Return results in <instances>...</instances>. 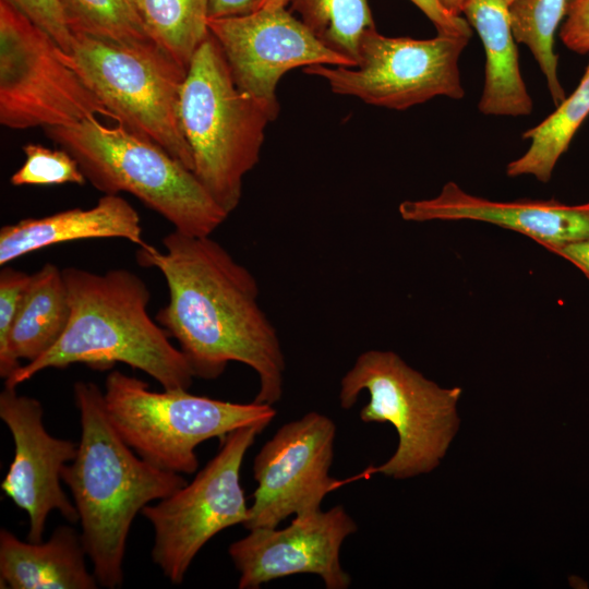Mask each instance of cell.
<instances>
[{
    "label": "cell",
    "mask_w": 589,
    "mask_h": 589,
    "mask_svg": "<svg viewBox=\"0 0 589 589\" xmlns=\"http://www.w3.org/2000/svg\"><path fill=\"white\" fill-rule=\"evenodd\" d=\"M164 251L140 248V265L166 279L168 302L156 322L176 339L194 377L214 380L229 362L257 375V402L280 400L286 370L276 328L259 303L253 274L211 236L177 230L163 238Z\"/></svg>",
    "instance_id": "obj_1"
},
{
    "label": "cell",
    "mask_w": 589,
    "mask_h": 589,
    "mask_svg": "<svg viewBox=\"0 0 589 589\" xmlns=\"http://www.w3.org/2000/svg\"><path fill=\"white\" fill-rule=\"evenodd\" d=\"M73 397L81 436L76 456L62 470V482L76 507L93 573L99 586L115 589L123 584L127 542L136 515L187 481L146 461L124 442L95 383L75 382Z\"/></svg>",
    "instance_id": "obj_2"
},
{
    "label": "cell",
    "mask_w": 589,
    "mask_h": 589,
    "mask_svg": "<svg viewBox=\"0 0 589 589\" xmlns=\"http://www.w3.org/2000/svg\"><path fill=\"white\" fill-rule=\"evenodd\" d=\"M71 306L59 340L43 356L21 365L4 386L17 387L46 369L85 364L106 370L116 363L137 369L164 389H189L194 374L166 330L151 318L146 283L125 268L97 274L62 269Z\"/></svg>",
    "instance_id": "obj_3"
},
{
    "label": "cell",
    "mask_w": 589,
    "mask_h": 589,
    "mask_svg": "<svg viewBox=\"0 0 589 589\" xmlns=\"http://www.w3.org/2000/svg\"><path fill=\"white\" fill-rule=\"evenodd\" d=\"M44 131L77 161L94 188L105 194L134 195L179 232L211 236L229 216L193 171L122 124L110 127L89 117Z\"/></svg>",
    "instance_id": "obj_4"
},
{
    "label": "cell",
    "mask_w": 589,
    "mask_h": 589,
    "mask_svg": "<svg viewBox=\"0 0 589 589\" xmlns=\"http://www.w3.org/2000/svg\"><path fill=\"white\" fill-rule=\"evenodd\" d=\"M179 116L193 172L228 214L242 196L243 179L260 160L267 124L276 118L236 84L217 40L195 52L180 93Z\"/></svg>",
    "instance_id": "obj_5"
},
{
    "label": "cell",
    "mask_w": 589,
    "mask_h": 589,
    "mask_svg": "<svg viewBox=\"0 0 589 589\" xmlns=\"http://www.w3.org/2000/svg\"><path fill=\"white\" fill-rule=\"evenodd\" d=\"M104 404L115 429L139 456L180 474L197 470L195 449L203 442L221 441L244 426L263 431L277 414L273 405L255 400L232 402L183 388L154 392L119 370L106 376Z\"/></svg>",
    "instance_id": "obj_6"
},
{
    "label": "cell",
    "mask_w": 589,
    "mask_h": 589,
    "mask_svg": "<svg viewBox=\"0 0 589 589\" xmlns=\"http://www.w3.org/2000/svg\"><path fill=\"white\" fill-rule=\"evenodd\" d=\"M362 392L369 401L360 410L363 422H388L398 434L397 449L366 478L382 473L394 479L432 471L458 430L456 405L460 387L442 388L409 366L393 351L366 350L340 381L339 402L350 409Z\"/></svg>",
    "instance_id": "obj_7"
},
{
    "label": "cell",
    "mask_w": 589,
    "mask_h": 589,
    "mask_svg": "<svg viewBox=\"0 0 589 589\" xmlns=\"http://www.w3.org/2000/svg\"><path fill=\"white\" fill-rule=\"evenodd\" d=\"M64 59L119 124L168 152L193 171L179 106L187 71L158 47H134L74 33Z\"/></svg>",
    "instance_id": "obj_8"
},
{
    "label": "cell",
    "mask_w": 589,
    "mask_h": 589,
    "mask_svg": "<svg viewBox=\"0 0 589 589\" xmlns=\"http://www.w3.org/2000/svg\"><path fill=\"white\" fill-rule=\"evenodd\" d=\"M58 44L0 0V123L12 130L112 116Z\"/></svg>",
    "instance_id": "obj_9"
},
{
    "label": "cell",
    "mask_w": 589,
    "mask_h": 589,
    "mask_svg": "<svg viewBox=\"0 0 589 589\" xmlns=\"http://www.w3.org/2000/svg\"><path fill=\"white\" fill-rule=\"evenodd\" d=\"M261 432L256 426H244L229 433L191 482L142 509L154 530L152 561L172 584L183 581L191 563L213 537L247 521L241 466Z\"/></svg>",
    "instance_id": "obj_10"
},
{
    "label": "cell",
    "mask_w": 589,
    "mask_h": 589,
    "mask_svg": "<svg viewBox=\"0 0 589 589\" xmlns=\"http://www.w3.org/2000/svg\"><path fill=\"white\" fill-rule=\"evenodd\" d=\"M470 38L389 37L365 31L354 67L315 64L303 72L322 77L333 93L388 109L405 110L437 96L461 99L458 61Z\"/></svg>",
    "instance_id": "obj_11"
},
{
    "label": "cell",
    "mask_w": 589,
    "mask_h": 589,
    "mask_svg": "<svg viewBox=\"0 0 589 589\" xmlns=\"http://www.w3.org/2000/svg\"><path fill=\"white\" fill-rule=\"evenodd\" d=\"M337 428L327 416L310 411L281 425L253 461L256 488L243 527L275 528L289 516L321 509L325 496L356 477L329 474Z\"/></svg>",
    "instance_id": "obj_12"
},
{
    "label": "cell",
    "mask_w": 589,
    "mask_h": 589,
    "mask_svg": "<svg viewBox=\"0 0 589 589\" xmlns=\"http://www.w3.org/2000/svg\"><path fill=\"white\" fill-rule=\"evenodd\" d=\"M208 28L237 86L263 103L275 118L279 112L276 88L288 71L315 64L354 67L324 46L286 8L209 19Z\"/></svg>",
    "instance_id": "obj_13"
},
{
    "label": "cell",
    "mask_w": 589,
    "mask_h": 589,
    "mask_svg": "<svg viewBox=\"0 0 589 589\" xmlns=\"http://www.w3.org/2000/svg\"><path fill=\"white\" fill-rule=\"evenodd\" d=\"M357 529L346 508L336 505L294 516L283 529L249 530L228 548L239 573L238 588L257 589L278 578L313 574L327 589H347L351 577L341 566L340 549Z\"/></svg>",
    "instance_id": "obj_14"
},
{
    "label": "cell",
    "mask_w": 589,
    "mask_h": 589,
    "mask_svg": "<svg viewBox=\"0 0 589 589\" xmlns=\"http://www.w3.org/2000/svg\"><path fill=\"white\" fill-rule=\"evenodd\" d=\"M0 418L14 444L1 490L26 513L27 540L40 542L51 512L70 524L79 521L76 507L61 485L62 470L76 456L77 443L51 435L44 425L40 401L20 395L16 387L4 386L0 393Z\"/></svg>",
    "instance_id": "obj_15"
},
{
    "label": "cell",
    "mask_w": 589,
    "mask_h": 589,
    "mask_svg": "<svg viewBox=\"0 0 589 589\" xmlns=\"http://www.w3.org/2000/svg\"><path fill=\"white\" fill-rule=\"evenodd\" d=\"M407 221L478 220L527 235L551 250L589 238V219L575 205L555 200L497 202L474 196L449 181L431 199L399 204Z\"/></svg>",
    "instance_id": "obj_16"
},
{
    "label": "cell",
    "mask_w": 589,
    "mask_h": 589,
    "mask_svg": "<svg viewBox=\"0 0 589 589\" xmlns=\"http://www.w3.org/2000/svg\"><path fill=\"white\" fill-rule=\"evenodd\" d=\"M121 238L148 245L137 211L118 194H105L91 208H72L39 218H25L0 229V266L40 249L64 242Z\"/></svg>",
    "instance_id": "obj_17"
},
{
    "label": "cell",
    "mask_w": 589,
    "mask_h": 589,
    "mask_svg": "<svg viewBox=\"0 0 589 589\" xmlns=\"http://www.w3.org/2000/svg\"><path fill=\"white\" fill-rule=\"evenodd\" d=\"M81 533L59 526L47 541H22L0 531V587L10 589H95Z\"/></svg>",
    "instance_id": "obj_18"
},
{
    "label": "cell",
    "mask_w": 589,
    "mask_h": 589,
    "mask_svg": "<svg viewBox=\"0 0 589 589\" xmlns=\"http://www.w3.org/2000/svg\"><path fill=\"white\" fill-rule=\"evenodd\" d=\"M462 14L481 38L485 53L479 111L489 116H528L532 99L522 80L509 7L504 0H466Z\"/></svg>",
    "instance_id": "obj_19"
},
{
    "label": "cell",
    "mask_w": 589,
    "mask_h": 589,
    "mask_svg": "<svg viewBox=\"0 0 589 589\" xmlns=\"http://www.w3.org/2000/svg\"><path fill=\"white\" fill-rule=\"evenodd\" d=\"M71 306L62 269L47 263L25 290L9 338L7 358L0 362V376L9 378L22 364L47 352L62 336Z\"/></svg>",
    "instance_id": "obj_20"
},
{
    "label": "cell",
    "mask_w": 589,
    "mask_h": 589,
    "mask_svg": "<svg viewBox=\"0 0 589 589\" xmlns=\"http://www.w3.org/2000/svg\"><path fill=\"white\" fill-rule=\"evenodd\" d=\"M588 115L589 61L576 89L557 105L554 112L522 134V139L530 140V146L507 165L506 175L533 176L541 182L550 181L558 159Z\"/></svg>",
    "instance_id": "obj_21"
},
{
    "label": "cell",
    "mask_w": 589,
    "mask_h": 589,
    "mask_svg": "<svg viewBox=\"0 0 589 589\" xmlns=\"http://www.w3.org/2000/svg\"><path fill=\"white\" fill-rule=\"evenodd\" d=\"M156 43L185 71L209 35L207 0H135Z\"/></svg>",
    "instance_id": "obj_22"
},
{
    "label": "cell",
    "mask_w": 589,
    "mask_h": 589,
    "mask_svg": "<svg viewBox=\"0 0 589 589\" xmlns=\"http://www.w3.org/2000/svg\"><path fill=\"white\" fill-rule=\"evenodd\" d=\"M291 10L328 49L357 65L360 40L374 27L368 0H290Z\"/></svg>",
    "instance_id": "obj_23"
},
{
    "label": "cell",
    "mask_w": 589,
    "mask_h": 589,
    "mask_svg": "<svg viewBox=\"0 0 589 589\" xmlns=\"http://www.w3.org/2000/svg\"><path fill=\"white\" fill-rule=\"evenodd\" d=\"M568 0H517L509 7L510 25L517 43L532 52L545 77L554 105L566 97L557 73L554 35L565 16Z\"/></svg>",
    "instance_id": "obj_24"
},
{
    "label": "cell",
    "mask_w": 589,
    "mask_h": 589,
    "mask_svg": "<svg viewBox=\"0 0 589 589\" xmlns=\"http://www.w3.org/2000/svg\"><path fill=\"white\" fill-rule=\"evenodd\" d=\"M60 1L73 34L127 46L161 48L147 29L135 0Z\"/></svg>",
    "instance_id": "obj_25"
},
{
    "label": "cell",
    "mask_w": 589,
    "mask_h": 589,
    "mask_svg": "<svg viewBox=\"0 0 589 589\" xmlns=\"http://www.w3.org/2000/svg\"><path fill=\"white\" fill-rule=\"evenodd\" d=\"M24 164L11 176L14 187L73 183L87 180L77 161L64 149H52L36 143L23 146Z\"/></svg>",
    "instance_id": "obj_26"
},
{
    "label": "cell",
    "mask_w": 589,
    "mask_h": 589,
    "mask_svg": "<svg viewBox=\"0 0 589 589\" xmlns=\"http://www.w3.org/2000/svg\"><path fill=\"white\" fill-rule=\"evenodd\" d=\"M35 25L46 32L67 53L71 51L73 33L60 0H7Z\"/></svg>",
    "instance_id": "obj_27"
},
{
    "label": "cell",
    "mask_w": 589,
    "mask_h": 589,
    "mask_svg": "<svg viewBox=\"0 0 589 589\" xmlns=\"http://www.w3.org/2000/svg\"><path fill=\"white\" fill-rule=\"evenodd\" d=\"M31 275L11 266L0 271V362L8 354L9 338Z\"/></svg>",
    "instance_id": "obj_28"
},
{
    "label": "cell",
    "mask_w": 589,
    "mask_h": 589,
    "mask_svg": "<svg viewBox=\"0 0 589 589\" xmlns=\"http://www.w3.org/2000/svg\"><path fill=\"white\" fill-rule=\"evenodd\" d=\"M560 37L569 50L589 53V0L567 1Z\"/></svg>",
    "instance_id": "obj_29"
},
{
    "label": "cell",
    "mask_w": 589,
    "mask_h": 589,
    "mask_svg": "<svg viewBox=\"0 0 589 589\" xmlns=\"http://www.w3.org/2000/svg\"><path fill=\"white\" fill-rule=\"evenodd\" d=\"M435 26L437 34L471 38L472 31L466 19L448 12L440 0H410Z\"/></svg>",
    "instance_id": "obj_30"
},
{
    "label": "cell",
    "mask_w": 589,
    "mask_h": 589,
    "mask_svg": "<svg viewBox=\"0 0 589 589\" xmlns=\"http://www.w3.org/2000/svg\"><path fill=\"white\" fill-rule=\"evenodd\" d=\"M263 0H207L209 19L243 15L257 10Z\"/></svg>",
    "instance_id": "obj_31"
},
{
    "label": "cell",
    "mask_w": 589,
    "mask_h": 589,
    "mask_svg": "<svg viewBox=\"0 0 589 589\" xmlns=\"http://www.w3.org/2000/svg\"><path fill=\"white\" fill-rule=\"evenodd\" d=\"M552 251L576 265L589 279V238L560 245Z\"/></svg>",
    "instance_id": "obj_32"
},
{
    "label": "cell",
    "mask_w": 589,
    "mask_h": 589,
    "mask_svg": "<svg viewBox=\"0 0 589 589\" xmlns=\"http://www.w3.org/2000/svg\"><path fill=\"white\" fill-rule=\"evenodd\" d=\"M440 2L452 14L461 16L466 0H440Z\"/></svg>",
    "instance_id": "obj_33"
},
{
    "label": "cell",
    "mask_w": 589,
    "mask_h": 589,
    "mask_svg": "<svg viewBox=\"0 0 589 589\" xmlns=\"http://www.w3.org/2000/svg\"><path fill=\"white\" fill-rule=\"evenodd\" d=\"M290 0H263L259 9L286 8Z\"/></svg>",
    "instance_id": "obj_34"
},
{
    "label": "cell",
    "mask_w": 589,
    "mask_h": 589,
    "mask_svg": "<svg viewBox=\"0 0 589 589\" xmlns=\"http://www.w3.org/2000/svg\"><path fill=\"white\" fill-rule=\"evenodd\" d=\"M582 214H585L589 219V202L575 205Z\"/></svg>",
    "instance_id": "obj_35"
},
{
    "label": "cell",
    "mask_w": 589,
    "mask_h": 589,
    "mask_svg": "<svg viewBox=\"0 0 589 589\" xmlns=\"http://www.w3.org/2000/svg\"><path fill=\"white\" fill-rule=\"evenodd\" d=\"M508 7H510L517 0H504Z\"/></svg>",
    "instance_id": "obj_36"
}]
</instances>
